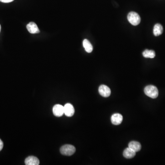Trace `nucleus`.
Returning <instances> with one entry per match:
<instances>
[{
    "mask_svg": "<svg viewBox=\"0 0 165 165\" xmlns=\"http://www.w3.org/2000/svg\"><path fill=\"white\" fill-rule=\"evenodd\" d=\"M145 94L153 99L157 98L159 95L158 90L154 85H148L144 89Z\"/></svg>",
    "mask_w": 165,
    "mask_h": 165,
    "instance_id": "nucleus-1",
    "label": "nucleus"
},
{
    "mask_svg": "<svg viewBox=\"0 0 165 165\" xmlns=\"http://www.w3.org/2000/svg\"><path fill=\"white\" fill-rule=\"evenodd\" d=\"M128 19L131 25H138L140 22L141 19L140 15L135 12H131L128 15Z\"/></svg>",
    "mask_w": 165,
    "mask_h": 165,
    "instance_id": "nucleus-2",
    "label": "nucleus"
},
{
    "mask_svg": "<svg viewBox=\"0 0 165 165\" xmlns=\"http://www.w3.org/2000/svg\"><path fill=\"white\" fill-rule=\"evenodd\" d=\"M76 151L74 146L71 145H66L63 146L60 149V152L63 155L70 156L72 155Z\"/></svg>",
    "mask_w": 165,
    "mask_h": 165,
    "instance_id": "nucleus-3",
    "label": "nucleus"
},
{
    "mask_svg": "<svg viewBox=\"0 0 165 165\" xmlns=\"http://www.w3.org/2000/svg\"><path fill=\"white\" fill-rule=\"evenodd\" d=\"M99 94L104 97H108L111 94L110 89L107 85H101L99 88Z\"/></svg>",
    "mask_w": 165,
    "mask_h": 165,
    "instance_id": "nucleus-4",
    "label": "nucleus"
},
{
    "mask_svg": "<svg viewBox=\"0 0 165 165\" xmlns=\"http://www.w3.org/2000/svg\"><path fill=\"white\" fill-rule=\"evenodd\" d=\"M64 112L66 116H72L74 115L75 110L72 105L67 103L64 106Z\"/></svg>",
    "mask_w": 165,
    "mask_h": 165,
    "instance_id": "nucleus-5",
    "label": "nucleus"
},
{
    "mask_svg": "<svg viewBox=\"0 0 165 165\" xmlns=\"http://www.w3.org/2000/svg\"><path fill=\"white\" fill-rule=\"evenodd\" d=\"M53 112L56 116H61L64 114V107L61 105L57 104L53 108Z\"/></svg>",
    "mask_w": 165,
    "mask_h": 165,
    "instance_id": "nucleus-6",
    "label": "nucleus"
},
{
    "mask_svg": "<svg viewBox=\"0 0 165 165\" xmlns=\"http://www.w3.org/2000/svg\"><path fill=\"white\" fill-rule=\"evenodd\" d=\"M123 117L121 114L119 113H115L112 115L111 117V122L114 125H118L122 122Z\"/></svg>",
    "mask_w": 165,
    "mask_h": 165,
    "instance_id": "nucleus-7",
    "label": "nucleus"
},
{
    "mask_svg": "<svg viewBox=\"0 0 165 165\" xmlns=\"http://www.w3.org/2000/svg\"><path fill=\"white\" fill-rule=\"evenodd\" d=\"M27 28L30 33L33 34L39 33L40 32V31L37 25L34 22H29V24H28L27 25Z\"/></svg>",
    "mask_w": 165,
    "mask_h": 165,
    "instance_id": "nucleus-8",
    "label": "nucleus"
},
{
    "mask_svg": "<svg viewBox=\"0 0 165 165\" xmlns=\"http://www.w3.org/2000/svg\"><path fill=\"white\" fill-rule=\"evenodd\" d=\"M26 165H38L40 164L39 160L34 156H28L25 160Z\"/></svg>",
    "mask_w": 165,
    "mask_h": 165,
    "instance_id": "nucleus-9",
    "label": "nucleus"
},
{
    "mask_svg": "<svg viewBox=\"0 0 165 165\" xmlns=\"http://www.w3.org/2000/svg\"><path fill=\"white\" fill-rule=\"evenodd\" d=\"M128 147L132 149L133 151H134L135 152H137L140 151L141 149V144L138 142L133 141L130 142V143H129Z\"/></svg>",
    "mask_w": 165,
    "mask_h": 165,
    "instance_id": "nucleus-10",
    "label": "nucleus"
},
{
    "mask_svg": "<svg viewBox=\"0 0 165 165\" xmlns=\"http://www.w3.org/2000/svg\"><path fill=\"white\" fill-rule=\"evenodd\" d=\"M136 152L129 147L124 149L123 153V156L127 159H131L134 157Z\"/></svg>",
    "mask_w": 165,
    "mask_h": 165,
    "instance_id": "nucleus-11",
    "label": "nucleus"
},
{
    "mask_svg": "<svg viewBox=\"0 0 165 165\" xmlns=\"http://www.w3.org/2000/svg\"><path fill=\"white\" fill-rule=\"evenodd\" d=\"M163 31V28L161 24H157L154 26L153 33L155 36H158L161 35Z\"/></svg>",
    "mask_w": 165,
    "mask_h": 165,
    "instance_id": "nucleus-12",
    "label": "nucleus"
},
{
    "mask_svg": "<svg viewBox=\"0 0 165 165\" xmlns=\"http://www.w3.org/2000/svg\"><path fill=\"white\" fill-rule=\"evenodd\" d=\"M83 44L84 47L87 52L90 53L92 52L93 49V46L88 40H84L83 42Z\"/></svg>",
    "mask_w": 165,
    "mask_h": 165,
    "instance_id": "nucleus-13",
    "label": "nucleus"
},
{
    "mask_svg": "<svg viewBox=\"0 0 165 165\" xmlns=\"http://www.w3.org/2000/svg\"><path fill=\"white\" fill-rule=\"evenodd\" d=\"M143 55L145 57L153 58L155 57V53L153 50H146L143 52Z\"/></svg>",
    "mask_w": 165,
    "mask_h": 165,
    "instance_id": "nucleus-14",
    "label": "nucleus"
},
{
    "mask_svg": "<svg viewBox=\"0 0 165 165\" xmlns=\"http://www.w3.org/2000/svg\"><path fill=\"white\" fill-rule=\"evenodd\" d=\"M14 0H0V1L3 2V3H9L14 1Z\"/></svg>",
    "mask_w": 165,
    "mask_h": 165,
    "instance_id": "nucleus-15",
    "label": "nucleus"
},
{
    "mask_svg": "<svg viewBox=\"0 0 165 165\" xmlns=\"http://www.w3.org/2000/svg\"><path fill=\"white\" fill-rule=\"evenodd\" d=\"M3 143L2 142L1 140L0 139V151H1V149L3 148Z\"/></svg>",
    "mask_w": 165,
    "mask_h": 165,
    "instance_id": "nucleus-16",
    "label": "nucleus"
},
{
    "mask_svg": "<svg viewBox=\"0 0 165 165\" xmlns=\"http://www.w3.org/2000/svg\"><path fill=\"white\" fill-rule=\"evenodd\" d=\"M1 26L0 25V32H1Z\"/></svg>",
    "mask_w": 165,
    "mask_h": 165,
    "instance_id": "nucleus-17",
    "label": "nucleus"
}]
</instances>
